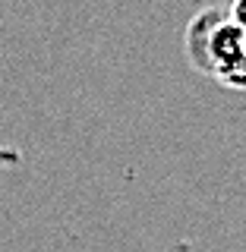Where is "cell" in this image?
Masks as SVG:
<instances>
[{"label":"cell","instance_id":"obj_1","mask_svg":"<svg viewBox=\"0 0 246 252\" xmlns=\"http://www.w3.org/2000/svg\"><path fill=\"white\" fill-rule=\"evenodd\" d=\"M227 19H231L237 29L246 32V0H237V3L227 6Z\"/></svg>","mask_w":246,"mask_h":252}]
</instances>
